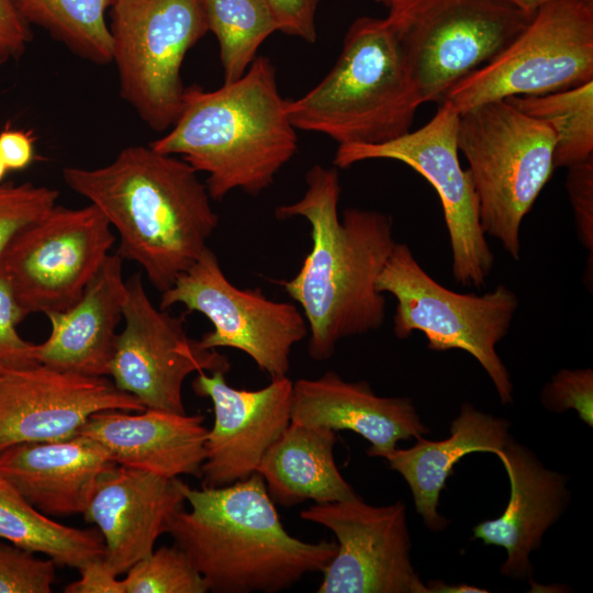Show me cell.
<instances>
[{"label":"cell","mask_w":593,"mask_h":593,"mask_svg":"<svg viewBox=\"0 0 593 593\" xmlns=\"http://www.w3.org/2000/svg\"><path fill=\"white\" fill-rule=\"evenodd\" d=\"M305 182L298 201L276 209L279 220H306L312 239L299 272L280 283L303 310L310 357L325 361L340 339L383 324L387 301L377 279L396 242L392 219L384 213L347 208L339 216L342 188L335 168L314 165Z\"/></svg>","instance_id":"obj_1"},{"label":"cell","mask_w":593,"mask_h":593,"mask_svg":"<svg viewBox=\"0 0 593 593\" xmlns=\"http://www.w3.org/2000/svg\"><path fill=\"white\" fill-rule=\"evenodd\" d=\"M63 178L116 230V254L138 264L160 293L199 258L219 224L198 171L150 145L127 146L99 168L66 167Z\"/></svg>","instance_id":"obj_2"},{"label":"cell","mask_w":593,"mask_h":593,"mask_svg":"<svg viewBox=\"0 0 593 593\" xmlns=\"http://www.w3.org/2000/svg\"><path fill=\"white\" fill-rule=\"evenodd\" d=\"M181 510L168 534L214 593H277L322 572L337 542L303 541L284 528L262 477L232 484L183 486Z\"/></svg>","instance_id":"obj_3"},{"label":"cell","mask_w":593,"mask_h":593,"mask_svg":"<svg viewBox=\"0 0 593 593\" xmlns=\"http://www.w3.org/2000/svg\"><path fill=\"white\" fill-rule=\"evenodd\" d=\"M295 130L276 69L259 56L216 90L186 88L177 120L149 145L205 172L208 192L217 201L236 189L251 195L267 189L298 149Z\"/></svg>","instance_id":"obj_4"},{"label":"cell","mask_w":593,"mask_h":593,"mask_svg":"<svg viewBox=\"0 0 593 593\" xmlns=\"http://www.w3.org/2000/svg\"><path fill=\"white\" fill-rule=\"evenodd\" d=\"M421 105L403 47L389 20L362 16L348 29L327 75L310 91L287 100L296 130L342 144H380L410 132Z\"/></svg>","instance_id":"obj_5"},{"label":"cell","mask_w":593,"mask_h":593,"mask_svg":"<svg viewBox=\"0 0 593 593\" xmlns=\"http://www.w3.org/2000/svg\"><path fill=\"white\" fill-rule=\"evenodd\" d=\"M457 145L479 200L481 227L516 261L521 225L555 170L548 124L506 99L459 113Z\"/></svg>","instance_id":"obj_6"},{"label":"cell","mask_w":593,"mask_h":593,"mask_svg":"<svg viewBox=\"0 0 593 593\" xmlns=\"http://www.w3.org/2000/svg\"><path fill=\"white\" fill-rule=\"evenodd\" d=\"M377 289L396 300L393 333L400 339L422 332L435 351L461 349L478 360L503 405L513 402L511 376L496 353L518 309L504 284L482 295L454 292L432 278L405 243H395Z\"/></svg>","instance_id":"obj_7"},{"label":"cell","mask_w":593,"mask_h":593,"mask_svg":"<svg viewBox=\"0 0 593 593\" xmlns=\"http://www.w3.org/2000/svg\"><path fill=\"white\" fill-rule=\"evenodd\" d=\"M508 0H405L390 9L421 104L448 91L499 55L529 23Z\"/></svg>","instance_id":"obj_8"},{"label":"cell","mask_w":593,"mask_h":593,"mask_svg":"<svg viewBox=\"0 0 593 593\" xmlns=\"http://www.w3.org/2000/svg\"><path fill=\"white\" fill-rule=\"evenodd\" d=\"M112 61L120 96L156 132L172 126L188 51L209 31L203 0H112Z\"/></svg>","instance_id":"obj_9"},{"label":"cell","mask_w":593,"mask_h":593,"mask_svg":"<svg viewBox=\"0 0 593 593\" xmlns=\"http://www.w3.org/2000/svg\"><path fill=\"white\" fill-rule=\"evenodd\" d=\"M593 80V0L540 7L492 60L446 94L459 113L511 97L542 96Z\"/></svg>","instance_id":"obj_10"},{"label":"cell","mask_w":593,"mask_h":593,"mask_svg":"<svg viewBox=\"0 0 593 593\" xmlns=\"http://www.w3.org/2000/svg\"><path fill=\"white\" fill-rule=\"evenodd\" d=\"M458 121L459 112L443 101L435 115L414 132L380 144L338 145L334 165L347 168L368 159H393L424 177L443 206L455 281L481 289L492 271L494 255L481 227L470 172L459 161Z\"/></svg>","instance_id":"obj_11"},{"label":"cell","mask_w":593,"mask_h":593,"mask_svg":"<svg viewBox=\"0 0 593 593\" xmlns=\"http://www.w3.org/2000/svg\"><path fill=\"white\" fill-rule=\"evenodd\" d=\"M160 294L159 309L182 304L184 314L199 312L209 318L213 329L199 339L203 349L240 350L270 379L288 376L292 348L309 334L294 304L270 300L258 288L234 286L209 246Z\"/></svg>","instance_id":"obj_12"},{"label":"cell","mask_w":593,"mask_h":593,"mask_svg":"<svg viewBox=\"0 0 593 593\" xmlns=\"http://www.w3.org/2000/svg\"><path fill=\"white\" fill-rule=\"evenodd\" d=\"M104 215L93 204H56L10 242L0 265L26 314L61 312L83 294L114 244Z\"/></svg>","instance_id":"obj_13"},{"label":"cell","mask_w":593,"mask_h":593,"mask_svg":"<svg viewBox=\"0 0 593 593\" xmlns=\"http://www.w3.org/2000/svg\"><path fill=\"white\" fill-rule=\"evenodd\" d=\"M123 320L109 376L146 409L183 414L182 387L189 374L231 369L225 355L203 349L187 335L183 316H172L152 303L141 273L126 280Z\"/></svg>","instance_id":"obj_14"},{"label":"cell","mask_w":593,"mask_h":593,"mask_svg":"<svg viewBox=\"0 0 593 593\" xmlns=\"http://www.w3.org/2000/svg\"><path fill=\"white\" fill-rule=\"evenodd\" d=\"M300 517L337 539L317 593H428L412 563L404 502L373 506L359 496L311 505Z\"/></svg>","instance_id":"obj_15"},{"label":"cell","mask_w":593,"mask_h":593,"mask_svg":"<svg viewBox=\"0 0 593 593\" xmlns=\"http://www.w3.org/2000/svg\"><path fill=\"white\" fill-rule=\"evenodd\" d=\"M105 410L146 407L107 377L42 365L0 374V452L18 444L71 438L92 414Z\"/></svg>","instance_id":"obj_16"},{"label":"cell","mask_w":593,"mask_h":593,"mask_svg":"<svg viewBox=\"0 0 593 593\" xmlns=\"http://www.w3.org/2000/svg\"><path fill=\"white\" fill-rule=\"evenodd\" d=\"M192 389L212 401L214 412L202 486L228 485L257 472L268 448L291 423L293 382L288 376L273 378L265 388L250 391L230 385L223 371H200Z\"/></svg>","instance_id":"obj_17"},{"label":"cell","mask_w":593,"mask_h":593,"mask_svg":"<svg viewBox=\"0 0 593 593\" xmlns=\"http://www.w3.org/2000/svg\"><path fill=\"white\" fill-rule=\"evenodd\" d=\"M184 482L121 465L107 470L82 514L104 541V560L118 574L154 551L184 508Z\"/></svg>","instance_id":"obj_18"},{"label":"cell","mask_w":593,"mask_h":593,"mask_svg":"<svg viewBox=\"0 0 593 593\" xmlns=\"http://www.w3.org/2000/svg\"><path fill=\"white\" fill-rule=\"evenodd\" d=\"M495 456L507 473L510 499L497 518L472 528L473 538L506 550L501 574L514 580L530 579L529 556L541 546L545 533L566 511L570 491L563 474L545 467L528 447L512 436Z\"/></svg>","instance_id":"obj_19"},{"label":"cell","mask_w":593,"mask_h":593,"mask_svg":"<svg viewBox=\"0 0 593 593\" xmlns=\"http://www.w3.org/2000/svg\"><path fill=\"white\" fill-rule=\"evenodd\" d=\"M291 422L359 434L370 443L367 454L380 458L399 441L430 433L411 399L377 395L368 382L334 371L293 382Z\"/></svg>","instance_id":"obj_20"},{"label":"cell","mask_w":593,"mask_h":593,"mask_svg":"<svg viewBox=\"0 0 593 593\" xmlns=\"http://www.w3.org/2000/svg\"><path fill=\"white\" fill-rule=\"evenodd\" d=\"M203 415L146 409L92 414L77 435L102 445L116 465L165 478L201 477L208 428Z\"/></svg>","instance_id":"obj_21"},{"label":"cell","mask_w":593,"mask_h":593,"mask_svg":"<svg viewBox=\"0 0 593 593\" xmlns=\"http://www.w3.org/2000/svg\"><path fill=\"white\" fill-rule=\"evenodd\" d=\"M115 465L102 445L81 435L0 452V473L49 517L83 514L99 479Z\"/></svg>","instance_id":"obj_22"},{"label":"cell","mask_w":593,"mask_h":593,"mask_svg":"<svg viewBox=\"0 0 593 593\" xmlns=\"http://www.w3.org/2000/svg\"><path fill=\"white\" fill-rule=\"evenodd\" d=\"M125 298L123 259L109 254L71 307L46 314L52 331L44 343L35 345L37 362L60 371L108 377Z\"/></svg>","instance_id":"obj_23"},{"label":"cell","mask_w":593,"mask_h":593,"mask_svg":"<svg viewBox=\"0 0 593 593\" xmlns=\"http://www.w3.org/2000/svg\"><path fill=\"white\" fill-rule=\"evenodd\" d=\"M510 427L507 419L465 402L450 424L447 438L428 440L421 436L412 447H396L384 457L389 467L406 481L416 512L428 529L440 532L449 524L438 512V505L447 479L454 474V466L468 454L495 455L511 437Z\"/></svg>","instance_id":"obj_24"},{"label":"cell","mask_w":593,"mask_h":593,"mask_svg":"<svg viewBox=\"0 0 593 593\" xmlns=\"http://www.w3.org/2000/svg\"><path fill=\"white\" fill-rule=\"evenodd\" d=\"M336 432L291 422L264 455L257 472L269 496L290 507L359 497L340 474L334 458Z\"/></svg>","instance_id":"obj_25"},{"label":"cell","mask_w":593,"mask_h":593,"mask_svg":"<svg viewBox=\"0 0 593 593\" xmlns=\"http://www.w3.org/2000/svg\"><path fill=\"white\" fill-rule=\"evenodd\" d=\"M0 538L77 570L105 552L98 528L67 526L41 513L1 473Z\"/></svg>","instance_id":"obj_26"},{"label":"cell","mask_w":593,"mask_h":593,"mask_svg":"<svg viewBox=\"0 0 593 593\" xmlns=\"http://www.w3.org/2000/svg\"><path fill=\"white\" fill-rule=\"evenodd\" d=\"M30 24L45 30L71 53L97 65L112 61L105 14L112 0H11Z\"/></svg>","instance_id":"obj_27"},{"label":"cell","mask_w":593,"mask_h":593,"mask_svg":"<svg viewBox=\"0 0 593 593\" xmlns=\"http://www.w3.org/2000/svg\"><path fill=\"white\" fill-rule=\"evenodd\" d=\"M506 100L551 128L555 168H568L593 157V80L567 90Z\"/></svg>","instance_id":"obj_28"},{"label":"cell","mask_w":593,"mask_h":593,"mask_svg":"<svg viewBox=\"0 0 593 593\" xmlns=\"http://www.w3.org/2000/svg\"><path fill=\"white\" fill-rule=\"evenodd\" d=\"M208 29L217 38L224 82L240 78L264 41L279 31L265 0H203Z\"/></svg>","instance_id":"obj_29"},{"label":"cell","mask_w":593,"mask_h":593,"mask_svg":"<svg viewBox=\"0 0 593 593\" xmlns=\"http://www.w3.org/2000/svg\"><path fill=\"white\" fill-rule=\"evenodd\" d=\"M122 579L125 593H205L202 575L175 544L154 549Z\"/></svg>","instance_id":"obj_30"},{"label":"cell","mask_w":593,"mask_h":593,"mask_svg":"<svg viewBox=\"0 0 593 593\" xmlns=\"http://www.w3.org/2000/svg\"><path fill=\"white\" fill-rule=\"evenodd\" d=\"M58 195L56 189L31 182L0 184V256L16 234L57 204Z\"/></svg>","instance_id":"obj_31"},{"label":"cell","mask_w":593,"mask_h":593,"mask_svg":"<svg viewBox=\"0 0 593 593\" xmlns=\"http://www.w3.org/2000/svg\"><path fill=\"white\" fill-rule=\"evenodd\" d=\"M57 564L9 541H0V593H51Z\"/></svg>","instance_id":"obj_32"},{"label":"cell","mask_w":593,"mask_h":593,"mask_svg":"<svg viewBox=\"0 0 593 593\" xmlns=\"http://www.w3.org/2000/svg\"><path fill=\"white\" fill-rule=\"evenodd\" d=\"M25 316L0 265V374L40 365L35 358V344L23 339L18 332V325Z\"/></svg>","instance_id":"obj_33"},{"label":"cell","mask_w":593,"mask_h":593,"mask_svg":"<svg viewBox=\"0 0 593 593\" xmlns=\"http://www.w3.org/2000/svg\"><path fill=\"white\" fill-rule=\"evenodd\" d=\"M544 407L555 413L574 410L579 418L593 426V370L560 369L547 382L540 394Z\"/></svg>","instance_id":"obj_34"},{"label":"cell","mask_w":593,"mask_h":593,"mask_svg":"<svg viewBox=\"0 0 593 593\" xmlns=\"http://www.w3.org/2000/svg\"><path fill=\"white\" fill-rule=\"evenodd\" d=\"M567 191L573 209L579 239L593 251V157L568 167Z\"/></svg>","instance_id":"obj_35"},{"label":"cell","mask_w":593,"mask_h":593,"mask_svg":"<svg viewBox=\"0 0 593 593\" xmlns=\"http://www.w3.org/2000/svg\"><path fill=\"white\" fill-rule=\"evenodd\" d=\"M279 31L298 36L307 43L317 38L316 11L322 0H265Z\"/></svg>","instance_id":"obj_36"},{"label":"cell","mask_w":593,"mask_h":593,"mask_svg":"<svg viewBox=\"0 0 593 593\" xmlns=\"http://www.w3.org/2000/svg\"><path fill=\"white\" fill-rule=\"evenodd\" d=\"M31 25L11 0H0V67L20 58L32 42Z\"/></svg>","instance_id":"obj_37"},{"label":"cell","mask_w":593,"mask_h":593,"mask_svg":"<svg viewBox=\"0 0 593 593\" xmlns=\"http://www.w3.org/2000/svg\"><path fill=\"white\" fill-rule=\"evenodd\" d=\"M79 579L65 586L66 593H125L123 581L103 557L90 560L79 569Z\"/></svg>","instance_id":"obj_38"},{"label":"cell","mask_w":593,"mask_h":593,"mask_svg":"<svg viewBox=\"0 0 593 593\" xmlns=\"http://www.w3.org/2000/svg\"><path fill=\"white\" fill-rule=\"evenodd\" d=\"M34 141L31 131L5 126L0 132V156L8 170H23L32 164Z\"/></svg>","instance_id":"obj_39"},{"label":"cell","mask_w":593,"mask_h":593,"mask_svg":"<svg viewBox=\"0 0 593 593\" xmlns=\"http://www.w3.org/2000/svg\"><path fill=\"white\" fill-rule=\"evenodd\" d=\"M426 584L428 593H486L488 591L470 584H449L443 580H429Z\"/></svg>","instance_id":"obj_40"},{"label":"cell","mask_w":593,"mask_h":593,"mask_svg":"<svg viewBox=\"0 0 593 593\" xmlns=\"http://www.w3.org/2000/svg\"><path fill=\"white\" fill-rule=\"evenodd\" d=\"M508 1L528 13H535L540 7L556 0H508Z\"/></svg>","instance_id":"obj_41"},{"label":"cell","mask_w":593,"mask_h":593,"mask_svg":"<svg viewBox=\"0 0 593 593\" xmlns=\"http://www.w3.org/2000/svg\"><path fill=\"white\" fill-rule=\"evenodd\" d=\"M377 1L384 3L390 9H393V8L398 7V5H400L405 0H377Z\"/></svg>","instance_id":"obj_42"},{"label":"cell","mask_w":593,"mask_h":593,"mask_svg":"<svg viewBox=\"0 0 593 593\" xmlns=\"http://www.w3.org/2000/svg\"><path fill=\"white\" fill-rule=\"evenodd\" d=\"M8 171L9 170L0 156V184L2 183V180L4 179Z\"/></svg>","instance_id":"obj_43"}]
</instances>
